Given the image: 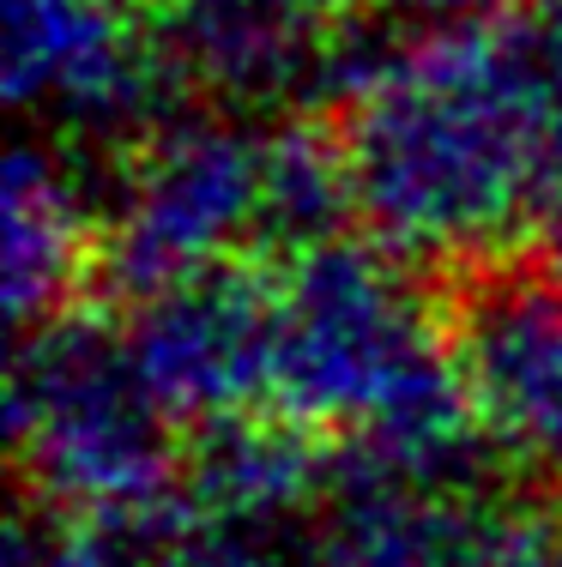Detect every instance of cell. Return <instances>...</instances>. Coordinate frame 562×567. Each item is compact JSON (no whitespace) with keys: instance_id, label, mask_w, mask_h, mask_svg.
I'll return each instance as SVG.
<instances>
[{"instance_id":"cell-1","label":"cell","mask_w":562,"mask_h":567,"mask_svg":"<svg viewBox=\"0 0 562 567\" xmlns=\"http://www.w3.org/2000/svg\"><path fill=\"white\" fill-rule=\"evenodd\" d=\"M556 91L527 55L514 7L399 31L327 115L357 224L411 266L460 272L508 254Z\"/></svg>"},{"instance_id":"cell-2","label":"cell","mask_w":562,"mask_h":567,"mask_svg":"<svg viewBox=\"0 0 562 567\" xmlns=\"http://www.w3.org/2000/svg\"><path fill=\"white\" fill-rule=\"evenodd\" d=\"M273 411L441 489H472L484 435L441 332V284L339 236L278 266Z\"/></svg>"},{"instance_id":"cell-3","label":"cell","mask_w":562,"mask_h":567,"mask_svg":"<svg viewBox=\"0 0 562 567\" xmlns=\"http://www.w3.org/2000/svg\"><path fill=\"white\" fill-rule=\"evenodd\" d=\"M7 435L31 502L61 519H164L182 513V447L170 411L145 393L122 327L79 308L19 339Z\"/></svg>"},{"instance_id":"cell-4","label":"cell","mask_w":562,"mask_h":567,"mask_svg":"<svg viewBox=\"0 0 562 567\" xmlns=\"http://www.w3.org/2000/svg\"><path fill=\"white\" fill-rule=\"evenodd\" d=\"M266 127L224 110H182L140 140L122 164L115 206L103 212L98 296L145 302L212 266L254 260L260 241Z\"/></svg>"},{"instance_id":"cell-5","label":"cell","mask_w":562,"mask_h":567,"mask_svg":"<svg viewBox=\"0 0 562 567\" xmlns=\"http://www.w3.org/2000/svg\"><path fill=\"white\" fill-rule=\"evenodd\" d=\"M441 332L490 458L562 502V272L539 254L441 272Z\"/></svg>"},{"instance_id":"cell-6","label":"cell","mask_w":562,"mask_h":567,"mask_svg":"<svg viewBox=\"0 0 562 567\" xmlns=\"http://www.w3.org/2000/svg\"><path fill=\"white\" fill-rule=\"evenodd\" d=\"M0 85L12 110L127 152L187 110L164 37L127 0H0Z\"/></svg>"},{"instance_id":"cell-7","label":"cell","mask_w":562,"mask_h":567,"mask_svg":"<svg viewBox=\"0 0 562 567\" xmlns=\"http://www.w3.org/2000/svg\"><path fill=\"white\" fill-rule=\"evenodd\" d=\"M122 339L176 429L266 411L278 374V266L231 260L170 284L127 308Z\"/></svg>"},{"instance_id":"cell-8","label":"cell","mask_w":562,"mask_h":567,"mask_svg":"<svg viewBox=\"0 0 562 567\" xmlns=\"http://www.w3.org/2000/svg\"><path fill=\"white\" fill-rule=\"evenodd\" d=\"M103 278V212L61 152L19 145L0 182V296L19 339L91 308Z\"/></svg>"},{"instance_id":"cell-9","label":"cell","mask_w":562,"mask_h":567,"mask_svg":"<svg viewBox=\"0 0 562 567\" xmlns=\"http://www.w3.org/2000/svg\"><path fill=\"white\" fill-rule=\"evenodd\" d=\"M502 513L478 489L418 483L381 458L339 447L315 549L327 567H478Z\"/></svg>"},{"instance_id":"cell-10","label":"cell","mask_w":562,"mask_h":567,"mask_svg":"<svg viewBox=\"0 0 562 567\" xmlns=\"http://www.w3.org/2000/svg\"><path fill=\"white\" fill-rule=\"evenodd\" d=\"M333 465L339 441L266 404L187 429L182 502L206 525H285L290 513L327 502Z\"/></svg>"},{"instance_id":"cell-11","label":"cell","mask_w":562,"mask_h":567,"mask_svg":"<svg viewBox=\"0 0 562 567\" xmlns=\"http://www.w3.org/2000/svg\"><path fill=\"white\" fill-rule=\"evenodd\" d=\"M357 199L345 175L339 133L327 115H285L266 127V175H260V241L254 260L290 266L327 241L351 236Z\"/></svg>"},{"instance_id":"cell-12","label":"cell","mask_w":562,"mask_h":567,"mask_svg":"<svg viewBox=\"0 0 562 567\" xmlns=\"http://www.w3.org/2000/svg\"><path fill=\"white\" fill-rule=\"evenodd\" d=\"M170 567H327L309 544L285 537V525H206L194 519Z\"/></svg>"},{"instance_id":"cell-13","label":"cell","mask_w":562,"mask_h":567,"mask_svg":"<svg viewBox=\"0 0 562 567\" xmlns=\"http://www.w3.org/2000/svg\"><path fill=\"white\" fill-rule=\"evenodd\" d=\"M520 236H527V254H539L544 266L562 272V103L551 110V121H544V133H539V157H532Z\"/></svg>"},{"instance_id":"cell-14","label":"cell","mask_w":562,"mask_h":567,"mask_svg":"<svg viewBox=\"0 0 562 567\" xmlns=\"http://www.w3.org/2000/svg\"><path fill=\"white\" fill-rule=\"evenodd\" d=\"M478 567H562V502L502 513Z\"/></svg>"},{"instance_id":"cell-15","label":"cell","mask_w":562,"mask_h":567,"mask_svg":"<svg viewBox=\"0 0 562 567\" xmlns=\"http://www.w3.org/2000/svg\"><path fill=\"white\" fill-rule=\"evenodd\" d=\"M514 24L527 37V55L562 103V0H514Z\"/></svg>"},{"instance_id":"cell-16","label":"cell","mask_w":562,"mask_h":567,"mask_svg":"<svg viewBox=\"0 0 562 567\" xmlns=\"http://www.w3.org/2000/svg\"><path fill=\"white\" fill-rule=\"evenodd\" d=\"M157 7H273V12H303V19H351L364 0H157Z\"/></svg>"},{"instance_id":"cell-17","label":"cell","mask_w":562,"mask_h":567,"mask_svg":"<svg viewBox=\"0 0 562 567\" xmlns=\"http://www.w3.org/2000/svg\"><path fill=\"white\" fill-rule=\"evenodd\" d=\"M497 7H514V0H497Z\"/></svg>"}]
</instances>
